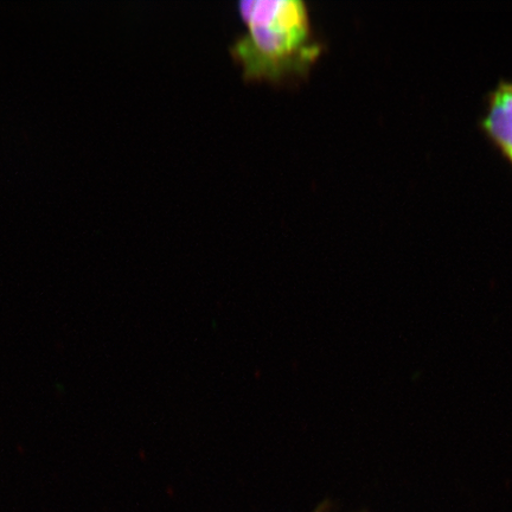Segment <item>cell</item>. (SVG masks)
<instances>
[{"mask_svg":"<svg viewBox=\"0 0 512 512\" xmlns=\"http://www.w3.org/2000/svg\"><path fill=\"white\" fill-rule=\"evenodd\" d=\"M478 128L512 168V80L499 79L486 92Z\"/></svg>","mask_w":512,"mask_h":512,"instance_id":"cell-2","label":"cell"},{"mask_svg":"<svg viewBox=\"0 0 512 512\" xmlns=\"http://www.w3.org/2000/svg\"><path fill=\"white\" fill-rule=\"evenodd\" d=\"M315 512H331V511L328 508V505L323 504V505H320V507Z\"/></svg>","mask_w":512,"mask_h":512,"instance_id":"cell-3","label":"cell"},{"mask_svg":"<svg viewBox=\"0 0 512 512\" xmlns=\"http://www.w3.org/2000/svg\"><path fill=\"white\" fill-rule=\"evenodd\" d=\"M239 12L247 30L229 50L243 78L283 83L310 74L323 46L302 0H245Z\"/></svg>","mask_w":512,"mask_h":512,"instance_id":"cell-1","label":"cell"}]
</instances>
